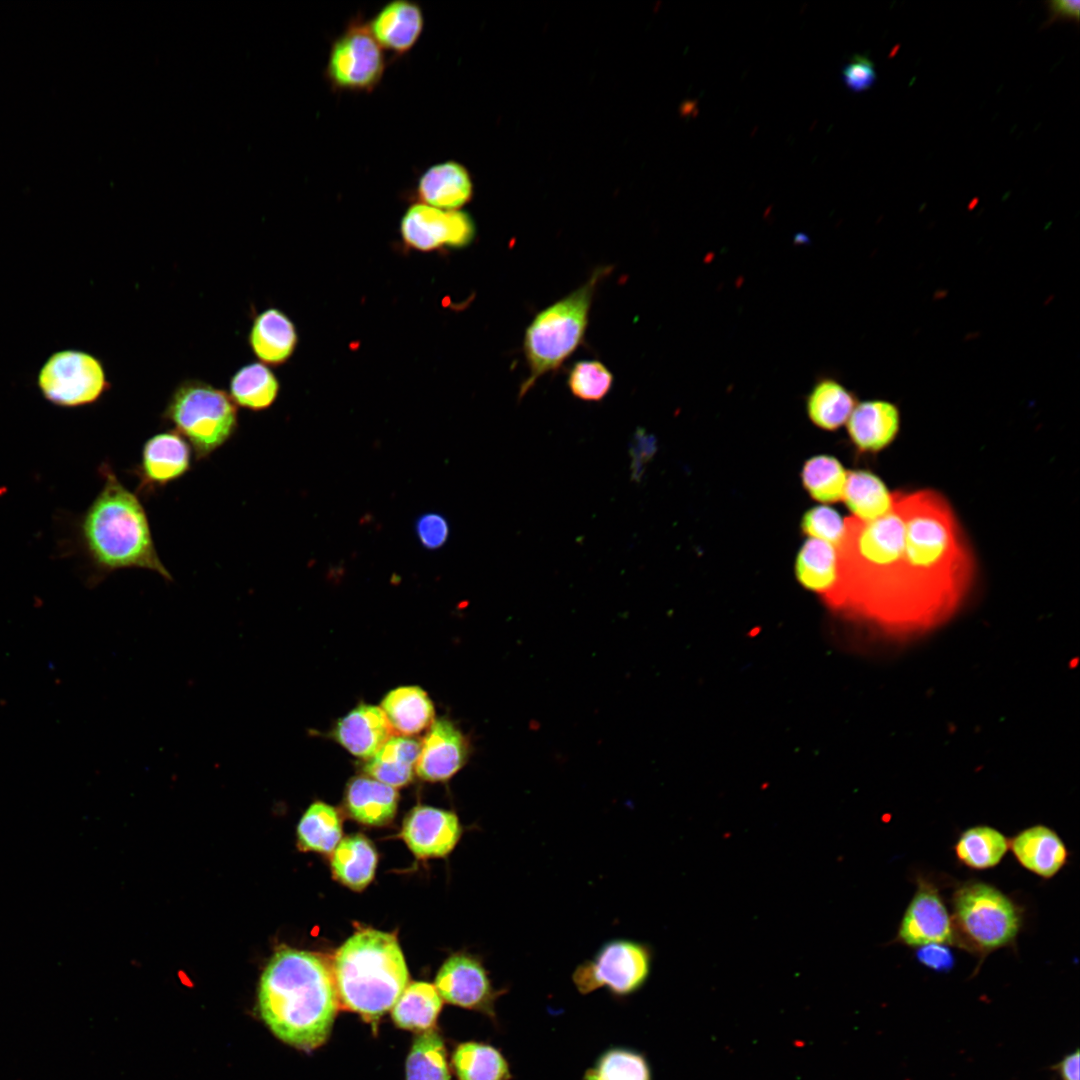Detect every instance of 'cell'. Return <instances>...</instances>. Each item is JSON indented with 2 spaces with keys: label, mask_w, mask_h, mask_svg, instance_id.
Masks as SVG:
<instances>
[{
  "label": "cell",
  "mask_w": 1080,
  "mask_h": 1080,
  "mask_svg": "<svg viewBox=\"0 0 1080 1080\" xmlns=\"http://www.w3.org/2000/svg\"><path fill=\"white\" fill-rule=\"evenodd\" d=\"M974 561L948 502L935 491L893 494L883 516L844 521L836 583L825 598L882 617H915L953 607Z\"/></svg>",
  "instance_id": "cell-1"
},
{
  "label": "cell",
  "mask_w": 1080,
  "mask_h": 1080,
  "mask_svg": "<svg viewBox=\"0 0 1080 1080\" xmlns=\"http://www.w3.org/2000/svg\"><path fill=\"white\" fill-rule=\"evenodd\" d=\"M340 1003L331 968L317 954L281 946L258 987V1010L271 1032L303 1051L323 1045Z\"/></svg>",
  "instance_id": "cell-2"
},
{
  "label": "cell",
  "mask_w": 1080,
  "mask_h": 1080,
  "mask_svg": "<svg viewBox=\"0 0 1080 1080\" xmlns=\"http://www.w3.org/2000/svg\"><path fill=\"white\" fill-rule=\"evenodd\" d=\"M104 484L83 516L81 536L89 558L102 572L148 569L171 581L160 560L149 521L138 496L129 491L106 464Z\"/></svg>",
  "instance_id": "cell-3"
},
{
  "label": "cell",
  "mask_w": 1080,
  "mask_h": 1080,
  "mask_svg": "<svg viewBox=\"0 0 1080 1080\" xmlns=\"http://www.w3.org/2000/svg\"><path fill=\"white\" fill-rule=\"evenodd\" d=\"M331 970L340 1005L358 1013L374 1031L409 981L396 936L371 928L358 930L338 948Z\"/></svg>",
  "instance_id": "cell-4"
},
{
  "label": "cell",
  "mask_w": 1080,
  "mask_h": 1080,
  "mask_svg": "<svg viewBox=\"0 0 1080 1080\" xmlns=\"http://www.w3.org/2000/svg\"><path fill=\"white\" fill-rule=\"evenodd\" d=\"M611 270V266L596 267L585 283L539 311L529 323L523 338L529 374L520 386L519 398L541 376L557 370L583 343L597 286Z\"/></svg>",
  "instance_id": "cell-5"
},
{
  "label": "cell",
  "mask_w": 1080,
  "mask_h": 1080,
  "mask_svg": "<svg viewBox=\"0 0 1080 1080\" xmlns=\"http://www.w3.org/2000/svg\"><path fill=\"white\" fill-rule=\"evenodd\" d=\"M163 418L188 440L196 460L209 457L224 445L238 426L230 395L200 380H186L176 387Z\"/></svg>",
  "instance_id": "cell-6"
},
{
  "label": "cell",
  "mask_w": 1080,
  "mask_h": 1080,
  "mask_svg": "<svg viewBox=\"0 0 1080 1080\" xmlns=\"http://www.w3.org/2000/svg\"><path fill=\"white\" fill-rule=\"evenodd\" d=\"M951 920L954 943L983 959L990 952L1014 943L1021 926V912L994 886L969 882L953 895Z\"/></svg>",
  "instance_id": "cell-7"
},
{
  "label": "cell",
  "mask_w": 1080,
  "mask_h": 1080,
  "mask_svg": "<svg viewBox=\"0 0 1080 1080\" xmlns=\"http://www.w3.org/2000/svg\"><path fill=\"white\" fill-rule=\"evenodd\" d=\"M653 965V950L645 942L631 938H613L596 953L579 963L571 979L581 995L605 989L616 999L640 992L648 982Z\"/></svg>",
  "instance_id": "cell-8"
},
{
  "label": "cell",
  "mask_w": 1080,
  "mask_h": 1080,
  "mask_svg": "<svg viewBox=\"0 0 1080 1080\" xmlns=\"http://www.w3.org/2000/svg\"><path fill=\"white\" fill-rule=\"evenodd\" d=\"M387 61L362 15L353 16L331 44L324 77L334 91L372 92Z\"/></svg>",
  "instance_id": "cell-9"
},
{
  "label": "cell",
  "mask_w": 1080,
  "mask_h": 1080,
  "mask_svg": "<svg viewBox=\"0 0 1080 1080\" xmlns=\"http://www.w3.org/2000/svg\"><path fill=\"white\" fill-rule=\"evenodd\" d=\"M38 386L49 402L78 407L97 401L109 387L101 362L78 350L51 355L38 375Z\"/></svg>",
  "instance_id": "cell-10"
},
{
  "label": "cell",
  "mask_w": 1080,
  "mask_h": 1080,
  "mask_svg": "<svg viewBox=\"0 0 1080 1080\" xmlns=\"http://www.w3.org/2000/svg\"><path fill=\"white\" fill-rule=\"evenodd\" d=\"M404 243L420 251L464 248L476 236V225L465 211L442 210L423 203L411 205L400 222Z\"/></svg>",
  "instance_id": "cell-11"
},
{
  "label": "cell",
  "mask_w": 1080,
  "mask_h": 1080,
  "mask_svg": "<svg viewBox=\"0 0 1080 1080\" xmlns=\"http://www.w3.org/2000/svg\"><path fill=\"white\" fill-rule=\"evenodd\" d=\"M442 1000L480 1012L497 1024L496 1002L507 989H496L480 959L467 953L450 956L434 985Z\"/></svg>",
  "instance_id": "cell-12"
},
{
  "label": "cell",
  "mask_w": 1080,
  "mask_h": 1080,
  "mask_svg": "<svg viewBox=\"0 0 1080 1080\" xmlns=\"http://www.w3.org/2000/svg\"><path fill=\"white\" fill-rule=\"evenodd\" d=\"M897 939L911 947L954 943L951 917L937 890L929 883L919 881L900 923Z\"/></svg>",
  "instance_id": "cell-13"
},
{
  "label": "cell",
  "mask_w": 1080,
  "mask_h": 1080,
  "mask_svg": "<svg viewBox=\"0 0 1080 1080\" xmlns=\"http://www.w3.org/2000/svg\"><path fill=\"white\" fill-rule=\"evenodd\" d=\"M462 828L456 814L417 806L406 816L401 837L418 858L444 857L457 844Z\"/></svg>",
  "instance_id": "cell-14"
},
{
  "label": "cell",
  "mask_w": 1080,
  "mask_h": 1080,
  "mask_svg": "<svg viewBox=\"0 0 1080 1080\" xmlns=\"http://www.w3.org/2000/svg\"><path fill=\"white\" fill-rule=\"evenodd\" d=\"M190 468L191 446L176 431H167L145 442L134 473L140 481L139 490L151 492L179 479Z\"/></svg>",
  "instance_id": "cell-15"
},
{
  "label": "cell",
  "mask_w": 1080,
  "mask_h": 1080,
  "mask_svg": "<svg viewBox=\"0 0 1080 1080\" xmlns=\"http://www.w3.org/2000/svg\"><path fill=\"white\" fill-rule=\"evenodd\" d=\"M469 743L463 733L447 719H437L421 743L415 771L426 781H444L466 763Z\"/></svg>",
  "instance_id": "cell-16"
},
{
  "label": "cell",
  "mask_w": 1080,
  "mask_h": 1080,
  "mask_svg": "<svg viewBox=\"0 0 1080 1080\" xmlns=\"http://www.w3.org/2000/svg\"><path fill=\"white\" fill-rule=\"evenodd\" d=\"M368 26L381 48L399 57L408 53L420 38L424 14L417 2L393 0L375 14Z\"/></svg>",
  "instance_id": "cell-17"
},
{
  "label": "cell",
  "mask_w": 1080,
  "mask_h": 1080,
  "mask_svg": "<svg viewBox=\"0 0 1080 1080\" xmlns=\"http://www.w3.org/2000/svg\"><path fill=\"white\" fill-rule=\"evenodd\" d=\"M415 193L420 203L442 210H459L471 200L473 182L465 166L447 160L424 171Z\"/></svg>",
  "instance_id": "cell-18"
},
{
  "label": "cell",
  "mask_w": 1080,
  "mask_h": 1080,
  "mask_svg": "<svg viewBox=\"0 0 1080 1080\" xmlns=\"http://www.w3.org/2000/svg\"><path fill=\"white\" fill-rule=\"evenodd\" d=\"M392 728L380 707L361 704L341 718L333 731L338 743L351 754L369 759L390 738Z\"/></svg>",
  "instance_id": "cell-19"
},
{
  "label": "cell",
  "mask_w": 1080,
  "mask_h": 1080,
  "mask_svg": "<svg viewBox=\"0 0 1080 1080\" xmlns=\"http://www.w3.org/2000/svg\"><path fill=\"white\" fill-rule=\"evenodd\" d=\"M900 413L891 402L869 400L857 403L847 420L848 435L862 452H877L896 437Z\"/></svg>",
  "instance_id": "cell-20"
},
{
  "label": "cell",
  "mask_w": 1080,
  "mask_h": 1080,
  "mask_svg": "<svg viewBox=\"0 0 1080 1080\" xmlns=\"http://www.w3.org/2000/svg\"><path fill=\"white\" fill-rule=\"evenodd\" d=\"M1009 848L1024 868L1043 878L1056 875L1068 859L1062 839L1044 825H1034L1019 832L1009 841Z\"/></svg>",
  "instance_id": "cell-21"
},
{
  "label": "cell",
  "mask_w": 1080,
  "mask_h": 1080,
  "mask_svg": "<svg viewBox=\"0 0 1080 1080\" xmlns=\"http://www.w3.org/2000/svg\"><path fill=\"white\" fill-rule=\"evenodd\" d=\"M248 341L259 360L269 365H280L294 353L298 336L286 314L269 308L254 319Z\"/></svg>",
  "instance_id": "cell-22"
},
{
  "label": "cell",
  "mask_w": 1080,
  "mask_h": 1080,
  "mask_svg": "<svg viewBox=\"0 0 1080 1080\" xmlns=\"http://www.w3.org/2000/svg\"><path fill=\"white\" fill-rule=\"evenodd\" d=\"M397 803L396 788L369 776L351 779L346 788V808L352 818L364 825L389 823L396 814Z\"/></svg>",
  "instance_id": "cell-23"
},
{
  "label": "cell",
  "mask_w": 1080,
  "mask_h": 1080,
  "mask_svg": "<svg viewBox=\"0 0 1080 1080\" xmlns=\"http://www.w3.org/2000/svg\"><path fill=\"white\" fill-rule=\"evenodd\" d=\"M421 743L408 736L391 737L372 757L363 771L367 776L391 787H402L414 776Z\"/></svg>",
  "instance_id": "cell-24"
},
{
  "label": "cell",
  "mask_w": 1080,
  "mask_h": 1080,
  "mask_svg": "<svg viewBox=\"0 0 1080 1080\" xmlns=\"http://www.w3.org/2000/svg\"><path fill=\"white\" fill-rule=\"evenodd\" d=\"M392 730L402 736L419 733L434 721V706L427 693L417 686L391 690L381 707Z\"/></svg>",
  "instance_id": "cell-25"
},
{
  "label": "cell",
  "mask_w": 1080,
  "mask_h": 1080,
  "mask_svg": "<svg viewBox=\"0 0 1080 1080\" xmlns=\"http://www.w3.org/2000/svg\"><path fill=\"white\" fill-rule=\"evenodd\" d=\"M377 853L370 841L360 834L342 839L333 850L331 868L334 877L353 890H363L373 879Z\"/></svg>",
  "instance_id": "cell-26"
},
{
  "label": "cell",
  "mask_w": 1080,
  "mask_h": 1080,
  "mask_svg": "<svg viewBox=\"0 0 1080 1080\" xmlns=\"http://www.w3.org/2000/svg\"><path fill=\"white\" fill-rule=\"evenodd\" d=\"M458 1080H512L511 1066L495 1046L477 1041L459 1044L452 1054Z\"/></svg>",
  "instance_id": "cell-27"
},
{
  "label": "cell",
  "mask_w": 1080,
  "mask_h": 1080,
  "mask_svg": "<svg viewBox=\"0 0 1080 1080\" xmlns=\"http://www.w3.org/2000/svg\"><path fill=\"white\" fill-rule=\"evenodd\" d=\"M441 1007L442 998L434 985L412 982L392 1007V1019L399 1028L424 1032L435 1024Z\"/></svg>",
  "instance_id": "cell-28"
},
{
  "label": "cell",
  "mask_w": 1080,
  "mask_h": 1080,
  "mask_svg": "<svg viewBox=\"0 0 1080 1080\" xmlns=\"http://www.w3.org/2000/svg\"><path fill=\"white\" fill-rule=\"evenodd\" d=\"M857 405L855 395L832 378L818 381L807 397V413L819 428L832 431L847 422Z\"/></svg>",
  "instance_id": "cell-29"
},
{
  "label": "cell",
  "mask_w": 1080,
  "mask_h": 1080,
  "mask_svg": "<svg viewBox=\"0 0 1080 1080\" xmlns=\"http://www.w3.org/2000/svg\"><path fill=\"white\" fill-rule=\"evenodd\" d=\"M795 573L803 587L825 599L836 583V547L818 539L807 540L797 556Z\"/></svg>",
  "instance_id": "cell-30"
},
{
  "label": "cell",
  "mask_w": 1080,
  "mask_h": 1080,
  "mask_svg": "<svg viewBox=\"0 0 1080 1080\" xmlns=\"http://www.w3.org/2000/svg\"><path fill=\"white\" fill-rule=\"evenodd\" d=\"M279 381L263 363L240 368L230 381V397L235 405L253 411L269 408L279 393Z\"/></svg>",
  "instance_id": "cell-31"
},
{
  "label": "cell",
  "mask_w": 1080,
  "mask_h": 1080,
  "mask_svg": "<svg viewBox=\"0 0 1080 1080\" xmlns=\"http://www.w3.org/2000/svg\"><path fill=\"white\" fill-rule=\"evenodd\" d=\"M843 500L853 512L855 518L872 521L886 514L893 503L884 483L867 471H852L847 474Z\"/></svg>",
  "instance_id": "cell-32"
},
{
  "label": "cell",
  "mask_w": 1080,
  "mask_h": 1080,
  "mask_svg": "<svg viewBox=\"0 0 1080 1080\" xmlns=\"http://www.w3.org/2000/svg\"><path fill=\"white\" fill-rule=\"evenodd\" d=\"M342 837V822L337 810L323 802L309 806L297 827L298 847L303 851L331 853Z\"/></svg>",
  "instance_id": "cell-33"
},
{
  "label": "cell",
  "mask_w": 1080,
  "mask_h": 1080,
  "mask_svg": "<svg viewBox=\"0 0 1080 1080\" xmlns=\"http://www.w3.org/2000/svg\"><path fill=\"white\" fill-rule=\"evenodd\" d=\"M1009 849V840L985 825L965 830L955 844L958 860L973 869H988L1000 863Z\"/></svg>",
  "instance_id": "cell-34"
},
{
  "label": "cell",
  "mask_w": 1080,
  "mask_h": 1080,
  "mask_svg": "<svg viewBox=\"0 0 1080 1080\" xmlns=\"http://www.w3.org/2000/svg\"><path fill=\"white\" fill-rule=\"evenodd\" d=\"M581 1080H652V1070L639 1050L611 1046L600 1053Z\"/></svg>",
  "instance_id": "cell-35"
},
{
  "label": "cell",
  "mask_w": 1080,
  "mask_h": 1080,
  "mask_svg": "<svg viewBox=\"0 0 1080 1080\" xmlns=\"http://www.w3.org/2000/svg\"><path fill=\"white\" fill-rule=\"evenodd\" d=\"M406 1080H452L444 1041L429 1029L416 1036L406 1060Z\"/></svg>",
  "instance_id": "cell-36"
},
{
  "label": "cell",
  "mask_w": 1080,
  "mask_h": 1080,
  "mask_svg": "<svg viewBox=\"0 0 1080 1080\" xmlns=\"http://www.w3.org/2000/svg\"><path fill=\"white\" fill-rule=\"evenodd\" d=\"M847 472L834 457L820 455L810 458L803 466L801 479L809 495L822 503L843 499Z\"/></svg>",
  "instance_id": "cell-37"
},
{
  "label": "cell",
  "mask_w": 1080,
  "mask_h": 1080,
  "mask_svg": "<svg viewBox=\"0 0 1080 1080\" xmlns=\"http://www.w3.org/2000/svg\"><path fill=\"white\" fill-rule=\"evenodd\" d=\"M567 385L571 394L583 401H600L611 390L614 376L598 360H580L569 369Z\"/></svg>",
  "instance_id": "cell-38"
},
{
  "label": "cell",
  "mask_w": 1080,
  "mask_h": 1080,
  "mask_svg": "<svg viewBox=\"0 0 1080 1080\" xmlns=\"http://www.w3.org/2000/svg\"><path fill=\"white\" fill-rule=\"evenodd\" d=\"M801 528L811 538L836 547L842 537L844 522L840 515L830 507L817 506L804 514Z\"/></svg>",
  "instance_id": "cell-39"
},
{
  "label": "cell",
  "mask_w": 1080,
  "mask_h": 1080,
  "mask_svg": "<svg viewBox=\"0 0 1080 1080\" xmlns=\"http://www.w3.org/2000/svg\"><path fill=\"white\" fill-rule=\"evenodd\" d=\"M415 528L420 543L430 550L440 548L449 537V525L446 518L436 512L422 514L416 520Z\"/></svg>",
  "instance_id": "cell-40"
},
{
  "label": "cell",
  "mask_w": 1080,
  "mask_h": 1080,
  "mask_svg": "<svg viewBox=\"0 0 1080 1080\" xmlns=\"http://www.w3.org/2000/svg\"><path fill=\"white\" fill-rule=\"evenodd\" d=\"M873 62L863 55H853L842 69V79L848 89L859 93L870 89L876 81Z\"/></svg>",
  "instance_id": "cell-41"
},
{
  "label": "cell",
  "mask_w": 1080,
  "mask_h": 1080,
  "mask_svg": "<svg viewBox=\"0 0 1080 1080\" xmlns=\"http://www.w3.org/2000/svg\"><path fill=\"white\" fill-rule=\"evenodd\" d=\"M656 452L655 438L642 429H638L631 442V473L633 480H640L645 465Z\"/></svg>",
  "instance_id": "cell-42"
},
{
  "label": "cell",
  "mask_w": 1080,
  "mask_h": 1080,
  "mask_svg": "<svg viewBox=\"0 0 1080 1080\" xmlns=\"http://www.w3.org/2000/svg\"><path fill=\"white\" fill-rule=\"evenodd\" d=\"M917 960L937 972H948L954 966V956L945 944L930 943L918 947Z\"/></svg>",
  "instance_id": "cell-43"
},
{
  "label": "cell",
  "mask_w": 1080,
  "mask_h": 1080,
  "mask_svg": "<svg viewBox=\"0 0 1080 1080\" xmlns=\"http://www.w3.org/2000/svg\"><path fill=\"white\" fill-rule=\"evenodd\" d=\"M1049 23L1056 20L1079 21L1080 2L1078 0H1053L1047 2Z\"/></svg>",
  "instance_id": "cell-44"
},
{
  "label": "cell",
  "mask_w": 1080,
  "mask_h": 1080,
  "mask_svg": "<svg viewBox=\"0 0 1080 1080\" xmlns=\"http://www.w3.org/2000/svg\"><path fill=\"white\" fill-rule=\"evenodd\" d=\"M1079 1050L1076 1049L1073 1053L1066 1055L1053 1069H1055L1062 1080H1079Z\"/></svg>",
  "instance_id": "cell-45"
}]
</instances>
